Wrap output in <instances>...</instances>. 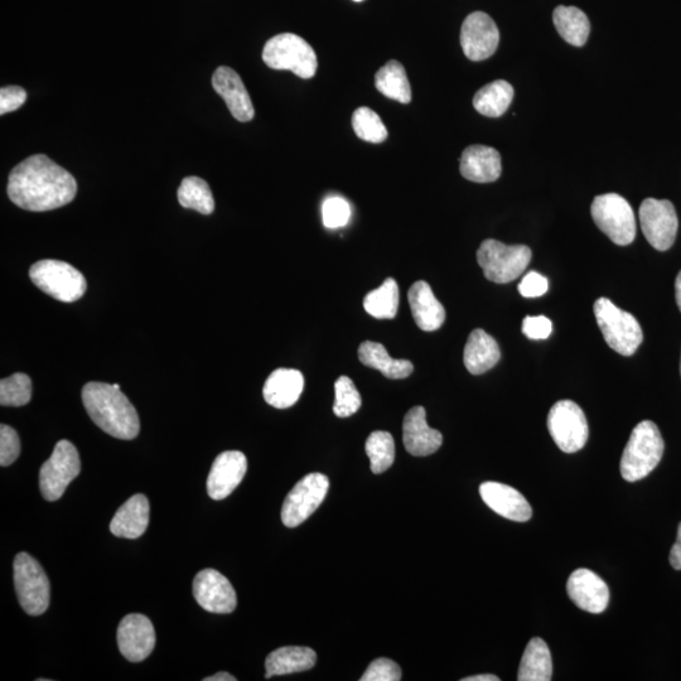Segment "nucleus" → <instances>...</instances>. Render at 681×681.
<instances>
[{"label":"nucleus","instance_id":"8fccbe9b","mask_svg":"<svg viewBox=\"0 0 681 681\" xmlns=\"http://www.w3.org/2000/svg\"><path fill=\"white\" fill-rule=\"evenodd\" d=\"M354 2H362V0H354Z\"/></svg>","mask_w":681,"mask_h":681},{"label":"nucleus","instance_id":"2eb2a0df","mask_svg":"<svg viewBox=\"0 0 681 681\" xmlns=\"http://www.w3.org/2000/svg\"><path fill=\"white\" fill-rule=\"evenodd\" d=\"M193 596L204 610L219 615L234 612L238 597L229 579L215 569H204L193 581Z\"/></svg>","mask_w":681,"mask_h":681},{"label":"nucleus","instance_id":"9b49d317","mask_svg":"<svg viewBox=\"0 0 681 681\" xmlns=\"http://www.w3.org/2000/svg\"><path fill=\"white\" fill-rule=\"evenodd\" d=\"M548 429L553 441L564 453H576L588 441L586 415L572 400H560L548 415Z\"/></svg>","mask_w":681,"mask_h":681},{"label":"nucleus","instance_id":"c85d7f7f","mask_svg":"<svg viewBox=\"0 0 681 681\" xmlns=\"http://www.w3.org/2000/svg\"><path fill=\"white\" fill-rule=\"evenodd\" d=\"M553 676V661L550 650L539 637L531 639L524 651L518 673L519 681H549Z\"/></svg>","mask_w":681,"mask_h":681},{"label":"nucleus","instance_id":"c9c22d12","mask_svg":"<svg viewBox=\"0 0 681 681\" xmlns=\"http://www.w3.org/2000/svg\"><path fill=\"white\" fill-rule=\"evenodd\" d=\"M352 128L357 137L365 142L379 144L388 138V130L374 110L362 106L352 115Z\"/></svg>","mask_w":681,"mask_h":681},{"label":"nucleus","instance_id":"a211bd4d","mask_svg":"<svg viewBox=\"0 0 681 681\" xmlns=\"http://www.w3.org/2000/svg\"><path fill=\"white\" fill-rule=\"evenodd\" d=\"M567 592L574 605L581 610L600 615L610 602V589L596 573L589 569H577L567 582Z\"/></svg>","mask_w":681,"mask_h":681},{"label":"nucleus","instance_id":"4468645a","mask_svg":"<svg viewBox=\"0 0 681 681\" xmlns=\"http://www.w3.org/2000/svg\"><path fill=\"white\" fill-rule=\"evenodd\" d=\"M499 43V28L489 14L471 13L463 22L461 46L468 60L478 62L490 59Z\"/></svg>","mask_w":681,"mask_h":681},{"label":"nucleus","instance_id":"c03bdc74","mask_svg":"<svg viewBox=\"0 0 681 681\" xmlns=\"http://www.w3.org/2000/svg\"><path fill=\"white\" fill-rule=\"evenodd\" d=\"M27 93L21 86H7L0 90V114L6 115L18 110L26 103Z\"/></svg>","mask_w":681,"mask_h":681},{"label":"nucleus","instance_id":"ea45409f","mask_svg":"<svg viewBox=\"0 0 681 681\" xmlns=\"http://www.w3.org/2000/svg\"><path fill=\"white\" fill-rule=\"evenodd\" d=\"M21 454L18 433L7 424L0 425V466H11Z\"/></svg>","mask_w":681,"mask_h":681},{"label":"nucleus","instance_id":"f704fd0d","mask_svg":"<svg viewBox=\"0 0 681 681\" xmlns=\"http://www.w3.org/2000/svg\"><path fill=\"white\" fill-rule=\"evenodd\" d=\"M366 454L370 458L371 471L380 475L388 471L395 461L394 438L389 432L376 431L366 441Z\"/></svg>","mask_w":681,"mask_h":681},{"label":"nucleus","instance_id":"6e6552de","mask_svg":"<svg viewBox=\"0 0 681 681\" xmlns=\"http://www.w3.org/2000/svg\"><path fill=\"white\" fill-rule=\"evenodd\" d=\"M13 569L19 605L30 616H41L48 610L51 598V586L46 572L27 553L17 555Z\"/></svg>","mask_w":681,"mask_h":681},{"label":"nucleus","instance_id":"1a4fd4ad","mask_svg":"<svg viewBox=\"0 0 681 681\" xmlns=\"http://www.w3.org/2000/svg\"><path fill=\"white\" fill-rule=\"evenodd\" d=\"M593 221L598 229L616 245H630L636 238L634 210L625 198L617 193L594 198L591 207Z\"/></svg>","mask_w":681,"mask_h":681},{"label":"nucleus","instance_id":"412c9836","mask_svg":"<svg viewBox=\"0 0 681 681\" xmlns=\"http://www.w3.org/2000/svg\"><path fill=\"white\" fill-rule=\"evenodd\" d=\"M403 441L407 452L415 457L431 456L441 448V432L429 427L423 407L410 409L403 423Z\"/></svg>","mask_w":681,"mask_h":681},{"label":"nucleus","instance_id":"0eeeda50","mask_svg":"<svg viewBox=\"0 0 681 681\" xmlns=\"http://www.w3.org/2000/svg\"><path fill=\"white\" fill-rule=\"evenodd\" d=\"M30 278L47 296L65 303L77 301L88 289L84 275L61 260L45 259L33 264Z\"/></svg>","mask_w":681,"mask_h":681},{"label":"nucleus","instance_id":"a18cd8bd","mask_svg":"<svg viewBox=\"0 0 681 681\" xmlns=\"http://www.w3.org/2000/svg\"><path fill=\"white\" fill-rule=\"evenodd\" d=\"M670 564H671V567L676 569V571H680V569H681V523H680L679 528H678V539H676L674 547L671 548Z\"/></svg>","mask_w":681,"mask_h":681},{"label":"nucleus","instance_id":"79ce46f5","mask_svg":"<svg viewBox=\"0 0 681 681\" xmlns=\"http://www.w3.org/2000/svg\"><path fill=\"white\" fill-rule=\"evenodd\" d=\"M552 332L553 325L549 318L544 316L524 318L523 333L529 340H547Z\"/></svg>","mask_w":681,"mask_h":681},{"label":"nucleus","instance_id":"09e8293b","mask_svg":"<svg viewBox=\"0 0 681 681\" xmlns=\"http://www.w3.org/2000/svg\"><path fill=\"white\" fill-rule=\"evenodd\" d=\"M675 298L681 312V272L678 274V277H676L675 280Z\"/></svg>","mask_w":681,"mask_h":681},{"label":"nucleus","instance_id":"72a5a7b5","mask_svg":"<svg viewBox=\"0 0 681 681\" xmlns=\"http://www.w3.org/2000/svg\"><path fill=\"white\" fill-rule=\"evenodd\" d=\"M178 201L185 209L195 210L202 215H211L215 200L210 186L200 177H186L178 188Z\"/></svg>","mask_w":681,"mask_h":681},{"label":"nucleus","instance_id":"37998d69","mask_svg":"<svg viewBox=\"0 0 681 681\" xmlns=\"http://www.w3.org/2000/svg\"><path fill=\"white\" fill-rule=\"evenodd\" d=\"M549 283L544 275L530 272L525 275L519 284V293L525 298H538L548 292Z\"/></svg>","mask_w":681,"mask_h":681},{"label":"nucleus","instance_id":"49530a36","mask_svg":"<svg viewBox=\"0 0 681 681\" xmlns=\"http://www.w3.org/2000/svg\"><path fill=\"white\" fill-rule=\"evenodd\" d=\"M204 681H236V678L229 673H225V671H221V673L205 678Z\"/></svg>","mask_w":681,"mask_h":681},{"label":"nucleus","instance_id":"4be33fe9","mask_svg":"<svg viewBox=\"0 0 681 681\" xmlns=\"http://www.w3.org/2000/svg\"><path fill=\"white\" fill-rule=\"evenodd\" d=\"M461 175L475 183H491L499 180L502 172L501 156L495 148L470 146L465 149L460 159Z\"/></svg>","mask_w":681,"mask_h":681},{"label":"nucleus","instance_id":"58836bf2","mask_svg":"<svg viewBox=\"0 0 681 681\" xmlns=\"http://www.w3.org/2000/svg\"><path fill=\"white\" fill-rule=\"evenodd\" d=\"M322 219L327 229H338V227L346 226L351 219L349 202L340 196L328 197L323 202Z\"/></svg>","mask_w":681,"mask_h":681},{"label":"nucleus","instance_id":"a19ab883","mask_svg":"<svg viewBox=\"0 0 681 681\" xmlns=\"http://www.w3.org/2000/svg\"><path fill=\"white\" fill-rule=\"evenodd\" d=\"M361 681H399L402 669L395 661L385 658L376 659L361 676Z\"/></svg>","mask_w":681,"mask_h":681},{"label":"nucleus","instance_id":"423d86ee","mask_svg":"<svg viewBox=\"0 0 681 681\" xmlns=\"http://www.w3.org/2000/svg\"><path fill=\"white\" fill-rule=\"evenodd\" d=\"M531 257L529 246L506 245L494 239L485 240L477 250V262L485 277L497 284L518 279L528 268Z\"/></svg>","mask_w":681,"mask_h":681},{"label":"nucleus","instance_id":"f03ea898","mask_svg":"<svg viewBox=\"0 0 681 681\" xmlns=\"http://www.w3.org/2000/svg\"><path fill=\"white\" fill-rule=\"evenodd\" d=\"M82 402L93 422L111 437L130 441L138 436L137 410L114 385L96 381L86 384L82 389Z\"/></svg>","mask_w":681,"mask_h":681},{"label":"nucleus","instance_id":"3c124183","mask_svg":"<svg viewBox=\"0 0 681 681\" xmlns=\"http://www.w3.org/2000/svg\"><path fill=\"white\" fill-rule=\"evenodd\" d=\"M680 374H681V360H680Z\"/></svg>","mask_w":681,"mask_h":681},{"label":"nucleus","instance_id":"7ed1b4c3","mask_svg":"<svg viewBox=\"0 0 681 681\" xmlns=\"http://www.w3.org/2000/svg\"><path fill=\"white\" fill-rule=\"evenodd\" d=\"M665 449L658 425L644 420L637 424L621 458V475L627 482H637L658 467Z\"/></svg>","mask_w":681,"mask_h":681},{"label":"nucleus","instance_id":"c756f323","mask_svg":"<svg viewBox=\"0 0 681 681\" xmlns=\"http://www.w3.org/2000/svg\"><path fill=\"white\" fill-rule=\"evenodd\" d=\"M553 22L560 37L569 45L576 47L586 45L589 32H591V23L581 9L559 6L554 9Z\"/></svg>","mask_w":681,"mask_h":681},{"label":"nucleus","instance_id":"aec40b11","mask_svg":"<svg viewBox=\"0 0 681 681\" xmlns=\"http://www.w3.org/2000/svg\"><path fill=\"white\" fill-rule=\"evenodd\" d=\"M480 495L485 504L502 518L525 523L533 516L528 500L514 487L499 482H485L480 486Z\"/></svg>","mask_w":681,"mask_h":681},{"label":"nucleus","instance_id":"4c0bfd02","mask_svg":"<svg viewBox=\"0 0 681 681\" xmlns=\"http://www.w3.org/2000/svg\"><path fill=\"white\" fill-rule=\"evenodd\" d=\"M336 400L333 404V413L340 418H349L359 412L362 404L359 390L354 381L347 376H340L335 384Z\"/></svg>","mask_w":681,"mask_h":681},{"label":"nucleus","instance_id":"20e7f679","mask_svg":"<svg viewBox=\"0 0 681 681\" xmlns=\"http://www.w3.org/2000/svg\"><path fill=\"white\" fill-rule=\"evenodd\" d=\"M594 316L607 345L622 356H632L644 340L640 323L631 313L622 311L610 299H597Z\"/></svg>","mask_w":681,"mask_h":681},{"label":"nucleus","instance_id":"f257e3e1","mask_svg":"<svg viewBox=\"0 0 681 681\" xmlns=\"http://www.w3.org/2000/svg\"><path fill=\"white\" fill-rule=\"evenodd\" d=\"M8 196L23 210L45 212L69 205L77 193L75 177L45 154H36L13 168Z\"/></svg>","mask_w":681,"mask_h":681},{"label":"nucleus","instance_id":"5701e85b","mask_svg":"<svg viewBox=\"0 0 681 681\" xmlns=\"http://www.w3.org/2000/svg\"><path fill=\"white\" fill-rule=\"evenodd\" d=\"M408 299L414 321L420 330L433 332L443 326L446 321V311L427 282L419 280L414 283L409 289Z\"/></svg>","mask_w":681,"mask_h":681},{"label":"nucleus","instance_id":"bb28decb","mask_svg":"<svg viewBox=\"0 0 681 681\" xmlns=\"http://www.w3.org/2000/svg\"><path fill=\"white\" fill-rule=\"evenodd\" d=\"M501 351L494 337L481 328L472 331L465 347L463 361L472 375H482L497 365Z\"/></svg>","mask_w":681,"mask_h":681},{"label":"nucleus","instance_id":"6ab92c4d","mask_svg":"<svg viewBox=\"0 0 681 681\" xmlns=\"http://www.w3.org/2000/svg\"><path fill=\"white\" fill-rule=\"evenodd\" d=\"M212 86L216 93L225 100L227 108L236 120L243 123L253 120L254 106L238 72L230 67H219L212 76Z\"/></svg>","mask_w":681,"mask_h":681},{"label":"nucleus","instance_id":"f8f14e48","mask_svg":"<svg viewBox=\"0 0 681 681\" xmlns=\"http://www.w3.org/2000/svg\"><path fill=\"white\" fill-rule=\"evenodd\" d=\"M330 480L322 473H309L289 492L282 507V521L296 528L306 521L326 499Z\"/></svg>","mask_w":681,"mask_h":681},{"label":"nucleus","instance_id":"9d476101","mask_svg":"<svg viewBox=\"0 0 681 681\" xmlns=\"http://www.w3.org/2000/svg\"><path fill=\"white\" fill-rule=\"evenodd\" d=\"M81 471L79 452L70 441H60L40 471V490L47 501L60 500Z\"/></svg>","mask_w":681,"mask_h":681},{"label":"nucleus","instance_id":"2f4dec72","mask_svg":"<svg viewBox=\"0 0 681 681\" xmlns=\"http://www.w3.org/2000/svg\"><path fill=\"white\" fill-rule=\"evenodd\" d=\"M376 89L386 98L409 104L412 101V88L407 71L398 61H389L375 75Z\"/></svg>","mask_w":681,"mask_h":681},{"label":"nucleus","instance_id":"e433bc0d","mask_svg":"<svg viewBox=\"0 0 681 681\" xmlns=\"http://www.w3.org/2000/svg\"><path fill=\"white\" fill-rule=\"evenodd\" d=\"M32 381L30 376L17 373L0 381V404L3 407H23L31 402Z\"/></svg>","mask_w":681,"mask_h":681},{"label":"nucleus","instance_id":"39448f33","mask_svg":"<svg viewBox=\"0 0 681 681\" xmlns=\"http://www.w3.org/2000/svg\"><path fill=\"white\" fill-rule=\"evenodd\" d=\"M263 61L270 69L292 71L302 79H312L318 67L315 50L293 33L270 38L264 47Z\"/></svg>","mask_w":681,"mask_h":681},{"label":"nucleus","instance_id":"f3484780","mask_svg":"<svg viewBox=\"0 0 681 681\" xmlns=\"http://www.w3.org/2000/svg\"><path fill=\"white\" fill-rule=\"evenodd\" d=\"M248 471V460L239 451L219 454L207 478V492L212 500L220 501L233 494Z\"/></svg>","mask_w":681,"mask_h":681},{"label":"nucleus","instance_id":"473e14b6","mask_svg":"<svg viewBox=\"0 0 681 681\" xmlns=\"http://www.w3.org/2000/svg\"><path fill=\"white\" fill-rule=\"evenodd\" d=\"M364 308L371 317L378 320H393L399 309L398 283L393 278L386 279L383 286L367 294Z\"/></svg>","mask_w":681,"mask_h":681},{"label":"nucleus","instance_id":"de8ad7c7","mask_svg":"<svg viewBox=\"0 0 681 681\" xmlns=\"http://www.w3.org/2000/svg\"><path fill=\"white\" fill-rule=\"evenodd\" d=\"M499 680L500 679L497 678L496 675H491V674L475 675V676H470V678L462 679V681H499Z\"/></svg>","mask_w":681,"mask_h":681},{"label":"nucleus","instance_id":"7c9ffc66","mask_svg":"<svg viewBox=\"0 0 681 681\" xmlns=\"http://www.w3.org/2000/svg\"><path fill=\"white\" fill-rule=\"evenodd\" d=\"M513 86L505 80H497L477 91L473 106L478 113L489 118L502 117L514 100Z\"/></svg>","mask_w":681,"mask_h":681},{"label":"nucleus","instance_id":"b1692460","mask_svg":"<svg viewBox=\"0 0 681 681\" xmlns=\"http://www.w3.org/2000/svg\"><path fill=\"white\" fill-rule=\"evenodd\" d=\"M304 378L301 371L277 369L265 381L263 395L265 402L277 409L293 407L301 398Z\"/></svg>","mask_w":681,"mask_h":681},{"label":"nucleus","instance_id":"a878e982","mask_svg":"<svg viewBox=\"0 0 681 681\" xmlns=\"http://www.w3.org/2000/svg\"><path fill=\"white\" fill-rule=\"evenodd\" d=\"M317 654L315 650L304 646H286L270 652L265 660L267 674L265 678L288 674L302 673L312 669L316 665Z\"/></svg>","mask_w":681,"mask_h":681},{"label":"nucleus","instance_id":"cd10ccee","mask_svg":"<svg viewBox=\"0 0 681 681\" xmlns=\"http://www.w3.org/2000/svg\"><path fill=\"white\" fill-rule=\"evenodd\" d=\"M359 359L367 367L379 370L391 380L407 379L412 375L414 366L409 360H395L390 357L384 345L365 341L359 347Z\"/></svg>","mask_w":681,"mask_h":681},{"label":"nucleus","instance_id":"393cba45","mask_svg":"<svg viewBox=\"0 0 681 681\" xmlns=\"http://www.w3.org/2000/svg\"><path fill=\"white\" fill-rule=\"evenodd\" d=\"M149 524V501L146 496L137 494L125 502L114 515L110 531L118 538H140Z\"/></svg>","mask_w":681,"mask_h":681},{"label":"nucleus","instance_id":"ddd939ff","mask_svg":"<svg viewBox=\"0 0 681 681\" xmlns=\"http://www.w3.org/2000/svg\"><path fill=\"white\" fill-rule=\"evenodd\" d=\"M642 233L652 248L666 251L674 245L678 234V215L668 200L646 198L639 211Z\"/></svg>","mask_w":681,"mask_h":681},{"label":"nucleus","instance_id":"dca6fc26","mask_svg":"<svg viewBox=\"0 0 681 681\" xmlns=\"http://www.w3.org/2000/svg\"><path fill=\"white\" fill-rule=\"evenodd\" d=\"M117 636L120 652L132 663L146 660L156 646V631L152 621L139 613L123 618Z\"/></svg>","mask_w":681,"mask_h":681}]
</instances>
